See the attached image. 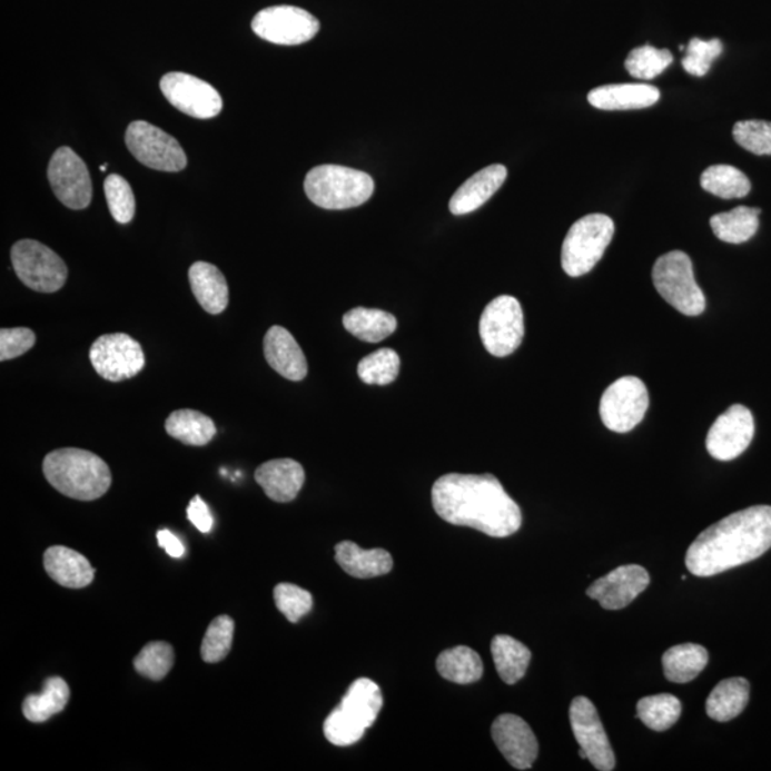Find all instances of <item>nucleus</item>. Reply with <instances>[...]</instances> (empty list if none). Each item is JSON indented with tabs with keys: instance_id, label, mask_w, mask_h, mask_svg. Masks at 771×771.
Segmentation results:
<instances>
[{
	"instance_id": "obj_29",
	"label": "nucleus",
	"mask_w": 771,
	"mask_h": 771,
	"mask_svg": "<svg viewBox=\"0 0 771 771\" xmlns=\"http://www.w3.org/2000/svg\"><path fill=\"white\" fill-rule=\"evenodd\" d=\"M708 663L709 652L700 644H679L664 653V676L672 683H690L703 672Z\"/></svg>"
},
{
	"instance_id": "obj_39",
	"label": "nucleus",
	"mask_w": 771,
	"mask_h": 771,
	"mask_svg": "<svg viewBox=\"0 0 771 771\" xmlns=\"http://www.w3.org/2000/svg\"><path fill=\"white\" fill-rule=\"evenodd\" d=\"M235 622L234 619L219 616L209 624L201 643V659L206 663H219L228 656L231 644H234Z\"/></svg>"
},
{
	"instance_id": "obj_47",
	"label": "nucleus",
	"mask_w": 771,
	"mask_h": 771,
	"mask_svg": "<svg viewBox=\"0 0 771 771\" xmlns=\"http://www.w3.org/2000/svg\"><path fill=\"white\" fill-rule=\"evenodd\" d=\"M158 543L170 557L180 559L185 556L186 548L184 543H181L179 537H176L174 533L168 531V528L158 532Z\"/></svg>"
},
{
	"instance_id": "obj_2",
	"label": "nucleus",
	"mask_w": 771,
	"mask_h": 771,
	"mask_svg": "<svg viewBox=\"0 0 771 771\" xmlns=\"http://www.w3.org/2000/svg\"><path fill=\"white\" fill-rule=\"evenodd\" d=\"M771 547V506H753L714 523L695 537L685 566L699 577L742 566Z\"/></svg>"
},
{
	"instance_id": "obj_45",
	"label": "nucleus",
	"mask_w": 771,
	"mask_h": 771,
	"mask_svg": "<svg viewBox=\"0 0 771 771\" xmlns=\"http://www.w3.org/2000/svg\"><path fill=\"white\" fill-rule=\"evenodd\" d=\"M37 335L28 327L0 330V362L17 359L32 349Z\"/></svg>"
},
{
	"instance_id": "obj_24",
	"label": "nucleus",
	"mask_w": 771,
	"mask_h": 771,
	"mask_svg": "<svg viewBox=\"0 0 771 771\" xmlns=\"http://www.w3.org/2000/svg\"><path fill=\"white\" fill-rule=\"evenodd\" d=\"M45 571L53 582L69 589H83L93 582L95 569L73 548L49 547L43 554Z\"/></svg>"
},
{
	"instance_id": "obj_3",
	"label": "nucleus",
	"mask_w": 771,
	"mask_h": 771,
	"mask_svg": "<svg viewBox=\"0 0 771 771\" xmlns=\"http://www.w3.org/2000/svg\"><path fill=\"white\" fill-rule=\"evenodd\" d=\"M43 475L59 493L80 502L102 497L112 485V473L103 458L82 448L50 452L43 461Z\"/></svg>"
},
{
	"instance_id": "obj_19",
	"label": "nucleus",
	"mask_w": 771,
	"mask_h": 771,
	"mask_svg": "<svg viewBox=\"0 0 771 771\" xmlns=\"http://www.w3.org/2000/svg\"><path fill=\"white\" fill-rule=\"evenodd\" d=\"M492 738L508 764L517 770L532 769L538 743L531 725L514 714H502L492 724Z\"/></svg>"
},
{
	"instance_id": "obj_23",
	"label": "nucleus",
	"mask_w": 771,
	"mask_h": 771,
	"mask_svg": "<svg viewBox=\"0 0 771 771\" xmlns=\"http://www.w3.org/2000/svg\"><path fill=\"white\" fill-rule=\"evenodd\" d=\"M589 103L600 110L650 108L660 100V90L648 83L604 85L587 96Z\"/></svg>"
},
{
	"instance_id": "obj_9",
	"label": "nucleus",
	"mask_w": 771,
	"mask_h": 771,
	"mask_svg": "<svg viewBox=\"0 0 771 771\" xmlns=\"http://www.w3.org/2000/svg\"><path fill=\"white\" fill-rule=\"evenodd\" d=\"M483 345L491 355L506 357L517 350L524 337V317L516 297L498 296L486 306L478 324Z\"/></svg>"
},
{
	"instance_id": "obj_10",
	"label": "nucleus",
	"mask_w": 771,
	"mask_h": 771,
	"mask_svg": "<svg viewBox=\"0 0 771 771\" xmlns=\"http://www.w3.org/2000/svg\"><path fill=\"white\" fill-rule=\"evenodd\" d=\"M125 142L130 154L150 169L180 171L188 165V158L178 140L145 120L129 125Z\"/></svg>"
},
{
	"instance_id": "obj_34",
	"label": "nucleus",
	"mask_w": 771,
	"mask_h": 771,
	"mask_svg": "<svg viewBox=\"0 0 771 771\" xmlns=\"http://www.w3.org/2000/svg\"><path fill=\"white\" fill-rule=\"evenodd\" d=\"M436 668L438 674L456 684L476 683L483 676V662L475 650L457 646L438 654Z\"/></svg>"
},
{
	"instance_id": "obj_14",
	"label": "nucleus",
	"mask_w": 771,
	"mask_h": 771,
	"mask_svg": "<svg viewBox=\"0 0 771 771\" xmlns=\"http://www.w3.org/2000/svg\"><path fill=\"white\" fill-rule=\"evenodd\" d=\"M48 179L55 196L69 209L82 210L92 201L93 186L88 166L68 146L50 159Z\"/></svg>"
},
{
	"instance_id": "obj_30",
	"label": "nucleus",
	"mask_w": 771,
	"mask_h": 771,
	"mask_svg": "<svg viewBox=\"0 0 771 771\" xmlns=\"http://www.w3.org/2000/svg\"><path fill=\"white\" fill-rule=\"evenodd\" d=\"M165 428L169 436L188 446H206L218 432L209 416L191 409L170 413Z\"/></svg>"
},
{
	"instance_id": "obj_5",
	"label": "nucleus",
	"mask_w": 771,
	"mask_h": 771,
	"mask_svg": "<svg viewBox=\"0 0 771 771\" xmlns=\"http://www.w3.org/2000/svg\"><path fill=\"white\" fill-rule=\"evenodd\" d=\"M305 191L312 204L327 210H345L366 204L375 194V180L346 166H316L307 174Z\"/></svg>"
},
{
	"instance_id": "obj_38",
	"label": "nucleus",
	"mask_w": 771,
	"mask_h": 771,
	"mask_svg": "<svg viewBox=\"0 0 771 771\" xmlns=\"http://www.w3.org/2000/svg\"><path fill=\"white\" fill-rule=\"evenodd\" d=\"M673 55L669 49H658L644 45L633 49L626 59V69L633 78L650 80L662 75L673 63Z\"/></svg>"
},
{
	"instance_id": "obj_26",
	"label": "nucleus",
	"mask_w": 771,
	"mask_h": 771,
	"mask_svg": "<svg viewBox=\"0 0 771 771\" xmlns=\"http://www.w3.org/2000/svg\"><path fill=\"white\" fill-rule=\"evenodd\" d=\"M335 559L337 564L349 576L356 579H373L385 576L393 569L392 554L385 548L365 551L356 543L345 541L336 544Z\"/></svg>"
},
{
	"instance_id": "obj_33",
	"label": "nucleus",
	"mask_w": 771,
	"mask_h": 771,
	"mask_svg": "<svg viewBox=\"0 0 771 771\" xmlns=\"http://www.w3.org/2000/svg\"><path fill=\"white\" fill-rule=\"evenodd\" d=\"M69 685L62 678H49L39 694H29L23 702V715L32 723H45L63 712L69 702Z\"/></svg>"
},
{
	"instance_id": "obj_36",
	"label": "nucleus",
	"mask_w": 771,
	"mask_h": 771,
	"mask_svg": "<svg viewBox=\"0 0 771 771\" xmlns=\"http://www.w3.org/2000/svg\"><path fill=\"white\" fill-rule=\"evenodd\" d=\"M682 703L673 694H654L639 700L637 718L654 732H666L678 723Z\"/></svg>"
},
{
	"instance_id": "obj_42",
	"label": "nucleus",
	"mask_w": 771,
	"mask_h": 771,
	"mask_svg": "<svg viewBox=\"0 0 771 771\" xmlns=\"http://www.w3.org/2000/svg\"><path fill=\"white\" fill-rule=\"evenodd\" d=\"M722 52V40L693 38L685 48V57L682 60L683 69L693 77L702 78L709 73L712 63Z\"/></svg>"
},
{
	"instance_id": "obj_37",
	"label": "nucleus",
	"mask_w": 771,
	"mask_h": 771,
	"mask_svg": "<svg viewBox=\"0 0 771 771\" xmlns=\"http://www.w3.org/2000/svg\"><path fill=\"white\" fill-rule=\"evenodd\" d=\"M401 357L395 350L380 349L363 357L357 366V375L366 385L386 386L397 379Z\"/></svg>"
},
{
	"instance_id": "obj_28",
	"label": "nucleus",
	"mask_w": 771,
	"mask_h": 771,
	"mask_svg": "<svg viewBox=\"0 0 771 771\" xmlns=\"http://www.w3.org/2000/svg\"><path fill=\"white\" fill-rule=\"evenodd\" d=\"M343 326L359 340L379 343L395 334L397 320L389 312L355 307L343 316Z\"/></svg>"
},
{
	"instance_id": "obj_15",
	"label": "nucleus",
	"mask_w": 771,
	"mask_h": 771,
	"mask_svg": "<svg viewBox=\"0 0 771 771\" xmlns=\"http://www.w3.org/2000/svg\"><path fill=\"white\" fill-rule=\"evenodd\" d=\"M574 738L581 750L579 755L587 759L600 771H612L616 768V758L612 744L599 718L594 704L584 695L574 699L569 710Z\"/></svg>"
},
{
	"instance_id": "obj_1",
	"label": "nucleus",
	"mask_w": 771,
	"mask_h": 771,
	"mask_svg": "<svg viewBox=\"0 0 771 771\" xmlns=\"http://www.w3.org/2000/svg\"><path fill=\"white\" fill-rule=\"evenodd\" d=\"M432 503L443 521L491 537H508L522 527L521 507L493 475L448 473L438 477Z\"/></svg>"
},
{
	"instance_id": "obj_8",
	"label": "nucleus",
	"mask_w": 771,
	"mask_h": 771,
	"mask_svg": "<svg viewBox=\"0 0 771 771\" xmlns=\"http://www.w3.org/2000/svg\"><path fill=\"white\" fill-rule=\"evenodd\" d=\"M14 274L24 286L40 294H55L68 279V266L62 257L38 240L17 241L10 250Z\"/></svg>"
},
{
	"instance_id": "obj_31",
	"label": "nucleus",
	"mask_w": 771,
	"mask_h": 771,
	"mask_svg": "<svg viewBox=\"0 0 771 771\" xmlns=\"http://www.w3.org/2000/svg\"><path fill=\"white\" fill-rule=\"evenodd\" d=\"M492 656L498 676L506 684H516L524 678L531 664L532 652L518 640L498 634L492 640Z\"/></svg>"
},
{
	"instance_id": "obj_44",
	"label": "nucleus",
	"mask_w": 771,
	"mask_h": 771,
	"mask_svg": "<svg viewBox=\"0 0 771 771\" xmlns=\"http://www.w3.org/2000/svg\"><path fill=\"white\" fill-rule=\"evenodd\" d=\"M735 144L758 156L771 155V122L742 120L733 128Z\"/></svg>"
},
{
	"instance_id": "obj_21",
	"label": "nucleus",
	"mask_w": 771,
	"mask_h": 771,
	"mask_svg": "<svg viewBox=\"0 0 771 771\" xmlns=\"http://www.w3.org/2000/svg\"><path fill=\"white\" fill-rule=\"evenodd\" d=\"M264 352L271 369L291 382L304 380L307 376V360L304 350L281 326H271L265 336Z\"/></svg>"
},
{
	"instance_id": "obj_48",
	"label": "nucleus",
	"mask_w": 771,
	"mask_h": 771,
	"mask_svg": "<svg viewBox=\"0 0 771 771\" xmlns=\"http://www.w3.org/2000/svg\"><path fill=\"white\" fill-rule=\"evenodd\" d=\"M106 166H108V165L103 164L102 166H100V170L105 171V170H106Z\"/></svg>"
},
{
	"instance_id": "obj_12",
	"label": "nucleus",
	"mask_w": 771,
	"mask_h": 771,
	"mask_svg": "<svg viewBox=\"0 0 771 771\" xmlns=\"http://www.w3.org/2000/svg\"><path fill=\"white\" fill-rule=\"evenodd\" d=\"M89 359L96 373L109 382L132 379L145 369L142 346L126 334L98 337L90 347Z\"/></svg>"
},
{
	"instance_id": "obj_18",
	"label": "nucleus",
	"mask_w": 771,
	"mask_h": 771,
	"mask_svg": "<svg viewBox=\"0 0 771 771\" xmlns=\"http://www.w3.org/2000/svg\"><path fill=\"white\" fill-rule=\"evenodd\" d=\"M649 584L646 569L639 564H627L594 581L587 589V596L597 600L603 609L620 610L646 591Z\"/></svg>"
},
{
	"instance_id": "obj_35",
	"label": "nucleus",
	"mask_w": 771,
	"mask_h": 771,
	"mask_svg": "<svg viewBox=\"0 0 771 771\" xmlns=\"http://www.w3.org/2000/svg\"><path fill=\"white\" fill-rule=\"evenodd\" d=\"M700 185L720 199H742L752 190L748 176L730 165L710 166L703 171Z\"/></svg>"
},
{
	"instance_id": "obj_13",
	"label": "nucleus",
	"mask_w": 771,
	"mask_h": 771,
	"mask_svg": "<svg viewBox=\"0 0 771 771\" xmlns=\"http://www.w3.org/2000/svg\"><path fill=\"white\" fill-rule=\"evenodd\" d=\"M251 29L267 42L295 47L314 39L320 23L307 10L284 4L260 10L251 20Z\"/></svg>"
},
{
	"instance_id": "obj_17",
	"label": "nucleus",
	"mask_w": 771,
	"mask_h": 771,
	"mask_svg": "<svg viewBox=\"0 0 771 771\" xmlns=\"http://www.w3.org/2000/svg\"><path fill=\"white\" fill-rule=\"evenodd\" d=\"M754 437V417L748 407L734 405L710 427L705 447L710 456L729 462L743 455Z\"/></svg>"
},
{
	"instance_id": "obj_41",
	"label": "nucleus",
	"mask_w": 771,
	"mask_h": 771,
	"mask_svg": "<svg viewBox=\"0 0 771 771\" xmlns=\"http://www.w3.org/2000/svg\"><path fill=\"white\" fill-rule=\"evenodd\" d=\"M105 195L110 214L120 225L129 224L135 218V195L129 181L119 175H109L105 180Z\"/></svg>"
},
{
	"instance_id": "obj_6",
	"label": "nucleus",
	"mask_w": 771,
	"mask_h": 771,
	"mask_svg": "<svg viewBox=\"0 0 771 771\" xmlns=\"http://www.w3.org/2000/svg\"><path fill=\"white\" fill-rule=\"evenodd\" d=\"M653 284L670 306L685 316L702 315L705 297L694 279L692 259L684 251L660 256L653 266Z\"/></svg>"
},
{
	"instance_id": "obj_32",
	"label": "nucleus",
	"mask_w": 771,
	"mask_h": 771,
	"mask_svg": "<svg viewBox=\"0 0 771 771\" xmlns=\"http://www.w3.org/2000/svg\"><path fill=\"white\" fill-rule=\"evenodd\" d=\"M762 210L739 206L724 214L712 216V226L715 238L725 244L740 245L753 238L759 229V216Z\"/></svg>"
},
{
	"instance_id": "obj_27",
	"label": "nucleus",
	"mask_w": 771,
	"mask_h": 771,
	"mask_svg": "<svg viewBox=\"0 0 771 771\" xmlns=\"http://www.w3.org/2000/svg\"><path fill=\"white\" fill-rule=\"evenodd\" d=\"M750 683L743 678L725 679L710 693L705 713L715 722H730L743 713L749 703Z\"/></svg>"
},
{
	"instance_id": "obj_25",
	"label": "nucleus",
	"mask_w": 771,
	"mask_h": 771,
	"mask_svg": "<svg viewBox=\"0 0 771 771\" xmlns=\"http://www.w3.org/2000/svg\"><path fill=\"white\" fill-rule=\"evenodd\" d=\"M191 291L210 315L224 314L229 305V286L221 271L206 261H196L189 269Z\"/></svg>"
},
{
	"instance_id": "obj_43",
	"label": "nucleus",
	"mask_w": 771,
	"mask_h": 771,
	"mask_svg": "<svg viewBox=\"0 0 771 771\" xmlns=\"http://www.w3.org/2000/svg\"><path fill=\"white\" fill-rule=\"evenodd\" d=\"M276 607L290 623H297L314 607V597L305 589L291 583L277 584L274 591Z\"/></svg>"
},
{
	"instance_id": "obj_40",
	"label": "nucleus",
	"mask_w": 771,
	"mask_h": 771,
	"mask_svg": "<svg viewBox=\"0 0 771 771\" xmlns=\"http://www.w3.org/2000/svg\"><path fill=\"white\" fill-rule=\"evenodd\" d=\"M136 672L142 676L159 682L168 676L170 669L174 668L175 653L169 643L152 642L146 644L135 659Z\"/></svg>"
},
{
	"instance_id": "obj_46",
	"label": "nucleus",
	"mask_w": 771,
	"mask_h": 771,
	"mask_svg": "<svg viewBox=\"0 0 771 771\" xmlns=\"http://www.w3.org/2000/svg\"><path fill=\"white\" fill-rule=\"evenodd\" d=\"M188 518L201 533H209L214 528V516L200 496L191 498L188 506Z\"/></svg>"
},
{
	"instance_id": "obj_20",
	"label": "nucleus",
	"mask_w": 771,
	"mask_h": 771,
	"mask_svg": "<svg viewBox=\"0 0 771 771\" xmlns=\"http://www.w3.org/2000/svg\"><path fill=\"white\" fill-rule=\"evenodd\" d=\"M257 485L266 496L277 503L295 501L305 485V468L294 458H275L257 467Z\"/></svg>"
},
{
	"instance_id": "obj_4",
	"label": "nucleus",
	"mask_w": 771,
	"mask_h": 771,
	"mask_svg": "<svg viewBox=\"0 0 771 771\" xmlns=\"http://www.w3.org/2000/svg\"><path fill=\"white\" fill-rule=\"evenodd\" d=\"M382 708L379 685L367 678L357 679L343 695L340 704L325 720L327 742L339 748L359 742L366 730L375 724Z\"/></svg>"
},
{
	"instance_id": "obj_7",
	"label": "nucleus",
	"mask_w": 771,
	"mask_h": 771,
	"mask_svg": "<svg viewBox=\"0 0 771 771\" xmlns=\"http://www.w3.org/2000/svg\"><path fill=\"white\" fill-rule=\"evenodd\" d=\"M613 236L614 221L606 215L593 214L579 219L563 241V270L571 277L589 274L602 259Z\"/></svg>"
},
{
	"instance_id": "obj_11",
	"label": "nucleus",
	"mask_w": 771,
	"mask_h": 771,
	"mask_svg": "<svg viewBox=\"0 0 771 771\" xmlns=\"http://www.w3.org/2000/svg\"><path fill=\"white\" fill-rule=\"evenodd\" d=\"M649 402L648 387L639 377H622L603 393L600 417L609 431L627 433L643 421Z\"/></svg>"
},
{
	"instance_id": "obj_16",
	"label": "nucleus",
	"mask_w": 771,
	"mask_h": 771,
	"mask_svg": "<svg viewBox=\"0 0 771 771\" xmlns=\"http://www.w3.org/2000/svg\"><path fill=\"white\" fill-rule=\"evenodd\" d=\"M160 90L171 106L191 118H216L224 109L218 90L188 73L170 72L160 80Z\"/></svg>"
},
{
	"instance_id": "obj_22",
	"label": "nucleus",
	"mask_w": 771,
	"mask_h": 771,
	"mask_svg": "<svg viewBox=\"0 0 771 771\" xmlns=\"http://www.w3.org/2000/svg\"><path fill=\"white\" fill-rule=\"evenodd\" d=\"M506 178L507 169L505 166H487L457 189L456 194L452 196L448 209L456 216L472 214V211L482 208L502 188Z\"/></svg>"
}]
</instances>
